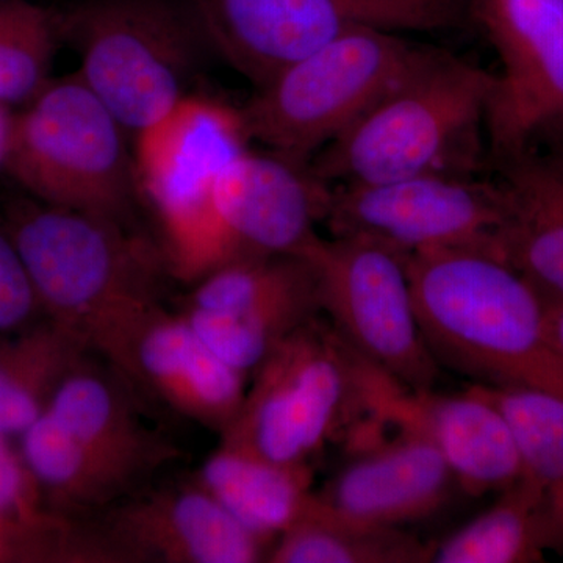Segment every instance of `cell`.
Instances as JSON below:
<instances>
[{
    "mask_svg": "<svg viewBox=\"0 0 563 563\" xmlns=\"http://www.w3.org/2000/svg\"><path fill=\"white\" fill-rule=\"evenodd\" d=\"M0 222L20 252L44 318L76 332L88 350L118 318L162 302L168 266L158 244L131 225L25 192L3 203Z\"/></svg>",
    "mask_w": 563,
    "mask_h": 563,
    "instance_id": "cell-4",
    "label": "cell"
},
{
    "mask_svg": "<svg viewBox=\"0 0 563 563\" xmlns=\"http://www.w3.org/2000/svg\"><path fill=\"white\" fill-rule=\"evenodd\" d=\"M496 165L507 203L503 261L544 296L563 298V161L525 154Z\"/></svg>",
    "mask_w": 563,
    "mask_h": 563,
    "instance_id": "cell-20",
    "label": "cell"
},
{
    "mask_svg": "<svg viewBox=\"0 0 563 563\" xmlns=\"http://www.w3.org/2000/svg\"><path fill=\"white\" fill-rule=\"evenodd\" d=\"M90 350L135 390L220 435L246 395L250 376L222 362L180 310L172 312L162 302L118 318Z\"/></svg>",
    "mask_w": 563,
    "mask_h": 563,
    "instance_id": "cell-13",
    "label": "cell"
},
{
    "mask_svg": "<svg viewBox=\"0 0 563 563\" xmlns=\"http://www.w3.org/2000/svg\"><path fill=\"white\" fill-rule=\"evenodd\" d=\"M415 313L429 351L474 384L563 396V361L547 299L509 263L468 250L404 257Z\"/></svg>",
    "mask_w": 563,
    "mask_h": 563,
    "instance_id": "cell-1",
    "label": "cell"
},
{
    "mask_svg": "<svg viewBox=\"0 0 563 563\" xmlns=\"http://www.w3.org/2000/svg\"><path fill=\"white\" fill-rule=\"evenodd\" d=\"M203 40L257 90L358 25L426 31L387 0H191Z\"/></svg>",
    "mask_w": 563,
    "mask_h": 563,
    "instance_id": "cell-14",
    "label": "cell"
},
{
    "mask_svg": "<svg viewBox=\"0 0 563 563\" xmlns=\"http://www.w3.org/2000/svg\"><path fill=\"white\" fill-rule=\"evenodd\" d=\"M298 255L313 266L335 331L407 390H432L440 365L418 324L404 257L362 236L320 235Z\"/></svg>",
    "mask_w": 563,
    "mask_h": 563,
    "instance_id": "cell-9",
    "label": "cell"
},
{
    "mask_svg": "<svg viewBox=\"0 0 563 563\" xmlns=\"http://www.w3.org/2000/svg\"><path fill=\"white\" fill-rule=\"evenodd\" d=\"M179 310L222 362L246 376L322 313L317 274L298 254L228 263L196 282Z\"/></svg>",
    "mask_w": 563,
    "mask_h": 563,
    "instance_id": "cell-12",
    "label": "cell"
},
{
    "mask_svg": "<svg viewBox=\"0 0 563 563\" xmlns=\"http://www.w3.org/2000/svg\"><path fill=\"white\" fill-rule=\"evenodd\" d=\"M44 318L20 252L0 222V336L20 332Z\"/></svg>",
    "mask_w": 563,
    "mask_h": 563,
    "instance_id": "cell-29",
    "label": "cell"
},
{
    "mask_svg": "<svg viewBox=\"0 0 563 563\" xmlns=\"http://www.w3.org/2000/svg\"><path fill=\"white\" fill-rule=\"evenodd\" d=\"M473 13L501 62L485 111L493 161L543 144L563 161V0H473Z\"/></svg>",
    "mask_w": 563,
    "mask_h": 563,
    "instance_id": "cell-11",
    "label": "cell"
},
{
    "mask_svg": "<svg viewBox=\"0 0 563 563\" xmlns=\"http://www.w3.org/2000/svg\"><path fill=\"white\" fill-rule=\"evenodd\" d=\"M321 498L335 509L380 526L401 528L435 514L454 474L435 444L417 429L393 422L379 439L352 453Z\"/></svg>",
    "mask_w": 563,
    "mask_h": 563,
    "instance_id": "cell-17",
    "label": "cell"
},
{
    "mask_svg": "<svg viewBox=\"0 0 563 563\" xmlns=\"http://www.w3.org/2000/svg\"><path fill=\"white\" fill-rule=\"evenodd\" d=\"M550 548H559V542L543 493L523 474L501 490L487 512L433 548L432 562H543Z\"/></svg>",
    "mask_w": 563,
    "mask_h": 563,
    "instance_id": "cell-25",
    "label": "cell"
},
{
    "mask_svg": "<svg viewBox=\"0 0 563 563\" xmlns=\"http://www.w3.org/2000/svg\"><path fill=\"white\" fill-rule=\"evenodd\" d=\"M49 512L35 477L13 446L11 437L0 433V518H32Z\"/></svg>",
    "mask_w": 563,
    "mask_h": 563,
    "instance_id": "cell-30",
    "label": "cell"
},
{
    "mask_svg": "<svg viewBox=\"0 0 563 563\" xmlns=\"http://www.w3.org/2000/svg\"><path fill=\"white\" fill-rule=\"evenodd\" d=\"M90 352L76 332L49 318L0 336V433L20 439Z\"/></svg>",
    "mask_w": 563,
    "mask_h": 563,
    "instance_id": "cell-22",
    "label": "cell"
},
{
    "mask_svg": "<svg viewBox=\"0 0 563 563\" xmlns=\"http://www.w3.org/2000/svg\"><path fill=\"white\" fill-rule=\"evenodd\" d=\"M14 120H16V109L0 102V174H5L7 163H9Z\"/></svg>",
    "mask_w": 563,
    "mask_h": 563,
    "instance_id": "cell-32",
    "label": "cell"
},
{
    "mask_svg": "<svg viewBox=\"0 0 563 563\" xmlns=\"http://www.w3.org/2000/svg\"><path fill=\"white\" fill-rule=\"evenodd\" d=\"M60 43V11L0 0V102L16 110L32 102L52 80Z\"/></svg>",
    "mask_w": 563,
    "mask_h": 563,
    "instance_id": "cell-27",
    "label": "cell"
},
{
    "mask_svg": "<svg viewBox=\"0 0 563 563\" xmlns=\"http://www.w3.org/2000/svg\"><path fill=\"white\" fill-rule=\"evenodd\" d=\"M384 410L388 424L424 433L472 495L501 492L525 474L509 422L473 385L454 396L399 388Z\"/></svg>",
    "mask_w": 563,
    "mask_h": 563,
    "instance_id": "cell-19",
    "label": "cell"
},
{
    "mask_svg": "<svg viewBox=\"0 0 563 563\" xmlns=\"http://www.w3.org/2000/svg\"><path fill=\"white\" fill-rule=\"evenodd\" d=\"M415 14L426 31L448 27L462 13L463 0H387Z\"/></svg>",
    "mask_w": 563,
    "mask_h": 563,
    "instance_id": "cell-31",
    "label": "cell"
},
{
    "mask_svg": "<svg viewBox=\"0 0 563 563\" xmlns=\"http://www.w3.org/2000/svg\"><path fill=\"white\" fill-rule=\"evenodd\" d=\"M133 141L136 191L157 222L169 276L196 284L239 261L214 191L225 166L250 150L242 109L190 92Z\"/></svg>",
    "mask_w": 563,
    "mask_h": 563,
    "instance_id": "cell-5",
    "label": "cell"
},
{
    "mask_svg": "<svg viewBox=\"0 0 563 563\" xmlns=\"http://www.w3.org/2000/svg\"><path fill=\"white\" fill-rule=\"evenodd\" d=\"M509 422L525 474L543 493L563 548V396L521 387L474 384Z\"/></svg>",
    "mask_w": 563,
    "mask_h": 563,
    "instance_id": "cell-26",
    "label": "cell"
},
{
    "mask_svg": "<svg viewBox=\"0 0 563 563\" xmlns=\"http://www.w3.org/2000/svg\"><path fill=\"white\" fill-rule=\"evenodd\" d=\"M128 132L74 73L16 110L5 174L31 198L131 225L139 201Z\"/></svg>",
    "mask_w": 563,
    "mask_h": 563,
    "instance_id": "cell-6",
    "label": "cell"
},
{
    "mask_svg": "<svg viewBox=\"0 0 563 563\" xmlns=\"http://www.w3.org/2000/svg\"><path fill=\"white\" fill-rule=\"evenodd\" d=\"M47 509L84 517L133 495L129 485L47 410L20 437Z\"/></svg>",
    "mask_w": 563,
    "mask_h": 563,
    "instance_id": "cell-24",
    "label": "cell"
},
{
    "mask_svg": "<svg viewBox=\"0 0 563 563\" xmlns=\"http://www.w3.org/2000/svg\"><path fill=\"white\" fill-rule=\"evenodd\" d=\"M495 74L424 49L383 98L322 147L324 184H380L422 174H473Z\"/></svg>",
    "mask_w": 563,
    "mask_h": 563,
    "instance_id": "cell-3",
    "label": "cell"
},
{
    "mask_svg": "<svg viewBox=\"0 0 563 563\" xmlns=\"http://www.w3.org/2000/svg\"><path fill=\"white\" fill-rule=\"evenodd\" d=\"M0 563H118L96 528L49 512L0 518Z\"/></svg>",
    "mask_w": 563,
    "mask_h": 563,
    "instance_id": "cell-28",
    "label": "cell"
},
{
    "mask_svg": "<svg viewBox=\"0 0 563 563\" xmlns=\"http://www.w3.org/2000/svg\"><path fill=\"white\" fill-rule=\"evenodd\" d=\"M433 548L401 528L358 520L312 495L295 523L280 533L273 563H421Z\"/></svg>",
    "mask_w": 563,
    "mask_h": 563,
    "instance_id": "cell-23",
    "label": "cell"
},
{
    "mask_svg": "<svg viewBox=\"0 0 563 563\" xmlns=\"http://www.w3.org/2000/svg\"><path fill=\"white\" fill-rule=\"evenodd\" d=\"M544 299H547L548 322H550L551 336H553L555 350H558L563 361V298H550V296H544Z\"/></svg>",
    "mask_w": 563,
    "mask_h": 563,
    "instance_id": "cell-33",
    "label": "cell"
},
{
    "mask_svg": "<svg viewBox=\"0 0 563 563\" xmlns=\"http://www.w3.org/2000/svg\"><path fill=\"white\" fill-rule=\"evenodd\" d=\"M506 218L499 180L422 174L380 184L335 185L324 222L332 236L373 240L401 257L429 250H468L501 258Z\"/></svg>",
    "mask_w": 563,
    "mask_h": 563,
    "instance_id": "cell-10",
    "label": "cell"
},
{
    "mask_svg": "<svg viewBox=\"0 0 563 563\" xmlns=\"http://www.w3.org/2000/svg\"><path fill=\"white\" fill-rule=\"evenodd\" d=\"M401 387L321 313L252 373L220 446L284 465H309L329 443L352 454L387 431L384 406Z\"/></svg>",
    "mask_w": 563,
    "mask_h": 563,
    "instance_id": "cell-2",
    "label": "cell"
},
{
    "mask_svg": "<svg viewBox=\"0 0 563 563\" xmlns=\"http://www.w3.org/2000/svg\"><path fill=\"white\" fill-rule=\"evenodd\" d=\"M47 410L133 493L179 455L144 420L132 384L103 358L96 362L92 352L70 369Z\"/></svg>",
    "mask_w": 563,
    "mask_h": 563,
    "instance_id": "cell-18",
    "label": "cell"
},
{
    "mask_svg": "<svg viewBox=\"0 0 563 563\" xmlns=\"http://www.w3.org/2000/svg\"><path fill=\"white\" fill-rule=\"evenodd\" d=\"M331 187L265 150L244 151L218 179L214 206L239 261L299 254L324 222Z\"/></svg>",
    "mask_w": 563,
    "mask_h": 563,
    "instance_id": "cell-16",
    "label": "cell"
},
{
    "mask_svg": "<svg viewBox=\"0 0 563 563\" xmlns=\"http://www.w3.org/2000/svg\"><path fill=\"white\" fill-rule=\"evenodd\" d=\"M80 79L135 139L190 95L203 40L166 0H87L60 11Z\"/></svg>",
    "mask_w": 563,
    "mask_h": 563,
    "instance_id": "cell-7",
    "label": "cell"
},
{
    "mask_svg": "<svg viewBox=\"0 0 563 563\" xmlns=\"http://www.w3.org/2000/svg\"><path fill=\"white\" fill-rule=\"evenodd\" d=\"M395 31L358 25L282 70L242 109L251 141L299 165L342 135L420 58Z\"/></svg>",
    "mask_w": 563,
    "mask_h": 563,
    "instance_id": "cell-8",
    "label": "cell"
},
{
    "mask_svg": "<svg viewBox=\"0 0 563 563\" xmlns=\"http://www.w3.org/2000/svg\"><path fill=\"white\" fill-rule=\"evenodd\" d=\"M244 528L276 542L312 498L310 465H284L218 446L195 481Z\"/></svg>",
    "mask_w": 563,
    "mask_h": 563,
    "instance_id": "cell-21",
    "label": "cell"
},
{
    "mask_svg": "<svg viewBox=\"0 0 563 563\" xmlns=\"http://www.w3.org/2000/svg\"><path fill=\"white\" fill-rule=\"evenodd\" d=\"M96 529L121 563H254L273 547L196 483L133 493Z\"/></svg>",
    "mask_w": 563,
    "mask_h": 563,
    "instance_id": "cell-15",
    "label": "cell"
}]
</instances>
